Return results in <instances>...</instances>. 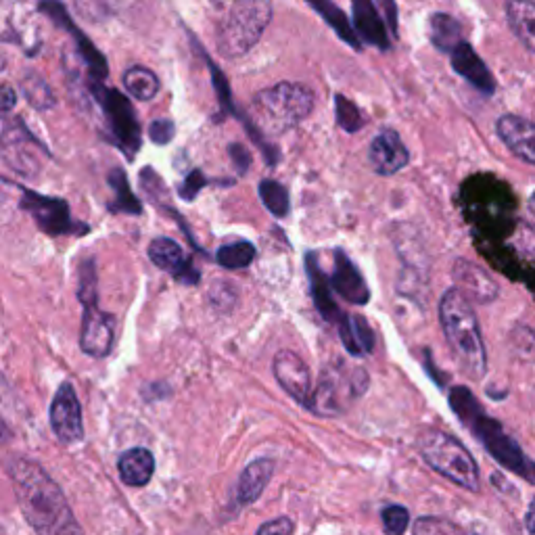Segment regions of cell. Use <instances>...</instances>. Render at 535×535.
I'll list each match as a JSON object with an SVG mask.
<instances>
[{
  "mask_svg": "<svg viewBox=\"0 0 535 535\" xmlns=\"http://www.w3.org/2000/svg\"><path fill=\"white\" fill-rule=\"evenodd\" d=\"M9 475L21 513L38 535H84L61 487L38 462L15 458Z\"/></svg>",
  "mask_w": 535,
  "mask_h": 535,
  "instance_id": "cell-1",
  "label": "cell"
},
{
  "mask_svg": "<svg viewBox=\"0 0 535 535\" xmlns=\"http://www.w3.org/2000/svg\"><path fill=\"white\" fill-rule=\"evenodd\" d=\"M439 320L450 350L464 375L475 381L483 379V375L487 372V354L479 322L473 312L471 301L456 287L448 289L444 297H441Z\"/></svg>",
  "mask_w": 535,
  "mask_h": 535,
  "instance_id": "cell-2",
  "label": "cell"
},
{
  "mask_svg": "<svg viewBox=\"0 0 535 535\" xmlns=\"http://www.w3.org/2000/svg\"><path fill=\"white\" fill-rule=\"evenodd\" d=\"M450 404L454 412L460 416V421L481 439V444L487 448V452H490L500 464H504L506 469L515 471L521 477L535 483V464L523 456L513 437H508L496 421L483 414L469 389L464 387L452 389Z\"/></svg>",
  "mask_w": 535,
  "mask_h": 535,
  "instance_id": "cell-3",
  "label": "cell"
},
{
  "mask_svg": "<svg viewBox=\"0 0 535 535\" xmlns=\"http://www.w3.org/2000/svg\"><path fill=\"white\" fill-rule=\"evenodd\" d=\"M314 109V92L297 82L260 90L251 101V118L266 136H278L304 122Z\"/></svg>",
  "mask_w": 535,
  "mask_h": 535,
  "instance_id": "cell-4",
  "label": "cell"
},
{
  "mask_svg": "<svg viewBox=\"0 0 535 535\" xmlns=\"http://www.w3.org/2000/svg\"><path fill=\"white\" fill-rule=\"evenodd\" d=\"M272 19V3L266 0H241L230 5L228 13L218 23L216 44L222 57L235 59L247 55L262 38Z\"/></svg>",
  "mask_w": 535,
  "mask_h": 535,
  "instance_id": "cell-5",
  "label": "cell"
},
{
  "mask_svg": "<svg viewBox=\"0 0 535 535\" xmlns=\"http://www.w3.org/2000/svg\"><path fill=\"white\" fill-rule=\"evenodd\" d=\"M418 452L439 475L469 492L479 490V467L460 441L444 431L427 429L418 435Z\"/></svg>",
  "mask_w": 535,
  "mask_h": 535,
  "instance_id": "cell-6",
  "label": "cell"
},
{
  "mask_svg": "<svg viewBox=\"0 0 535 535\" xmlns=\"http://www.w3.org/2000/svg\"><path fill=\"white\" fill-rule=\"evenodd\" d=\"M90 92L103 109L105 126L113 138V143L126 153L128 159H134L138 149H141L143 138L141 124H138L132 103L122 92L107 88L105 84H90Z\"/></svg>",
  "mask_w": 535,
  "mask_h": 535,
  "instance_id": "cell-7",
  "label": "cell"
},
{
  "mask_svg": "<svg viewBox=\"0 0 535 535\" xmlns=\"http://www.w3.org/2000/svg\"><path fill=\"white\" fill-rule=\"evenodd\" d=\"M21 191V207L34 218L38 228L49 237H61V235H82L88 232V226L82 222H76L69 212V203L59 197H46L30 189Z\"/></svg>",
  "mask_w": 535,
  "mask_h": 535,
  "instance_id": "cell-8",
  "label": "cell"
},
{
  "mask_svg": "<svg viewBox=\"0 0 535 535\" xmlns=\"http://www.w3.org/2000/svg\"><path fill=\"white\" fill-rule=\"evenodd\" d=\"M51 427L61 444H78L84 439L82 404L72 383H61L49 410Z\"/></svg>",
  "mask_w": 535,
  "mask_h": 535,
  "instance_id": "cell-9",
  "label": "cell"
},
{
  "mask_svg": "<svg viewBox=\"0 0 535 535\" xmlns=\"http://www.w3.org/2000/svg\"><path fill=\"white\" fill-rule=\"evenodd\" d=\"M82 308H84L82 335H80L82 352L90 358L109 356L113 341H115L113 316L99 308L97 299L86 301V304H82Z\"/></svg>",
  "mask_w": 535,
  "mask_h": 535,
  "instance_id": "cell-10",
  "label": "cell"
},
{
  "mask_svg": "<svg viewBox=\"0 0 535 535\" xmlns=\"http://www.w3.org/2000/svg\"><path fill=\"white\" fill-rule=\"evenodd\" d=\"M274 379L278 381L291 398L301 404L310 408L312 406V377H310V368L308 364L301 360L295 352H278L274 356Z\"/></svg>",
  "mask_w": 535,
  "mask_h": 535,
  "instance_id": "cell-11",
  "label": "cell"
},
{
  "mask_svg": "<svg viewBox=\"0 0 535 535\" xmlns=\"http://www.w3.org/2000/svg\"><path fill=\"white\" fill-rule=\"evenodd\" d=\"M368 159L377 174L393 176L408 166L410 151L404 145L400 134L387 128L372 138L370 149H368Z\"/></svg>",
  "mask_w": 535,
  "mask_h": 535,
  "instance_id": "cell-12",
  "label": "cell"
},
{
  "mask_svg": "<svg viewBox=\"0 0 535 535\" xmlns=\"http://www.w3.org/2000/svg\"><path fill=\"white\" fill-rule=\"evenodd\" d=\"M40 9L44 13H49L61 28L69 30L78 44V53L80 57L84 59V65L88 67V76H90V84H103V80L107 78L109 74V69H107V59L101 55V51L97 49L95 44H92L76 26H74V21L69 19V15L65 13V9L61 5H40Z\"/></svg>",
  "mask_w": 535,
  "mask_h": 535,
  "instance_id": "cell-13",
  "label": "cell"
},
{
  "mask_svg": "<svg viewBox=\"0 0 535 535\" xmlns=\"http://www.w3.org/2000/svg\"><path fill=\"white\" fill-rule=\"evenodd\" d=\"M149 258L157 268L170 272L176 281L184 285H195L201 278V274L193 268V262L186 258L182 247L174 239L168 237L153 239L149 245Z\"/></svg>",
  "mask_w": 535,
  "mask_h": 535,
  "instance_id": "cell-14",
  "label": "cell"
},
{
  "mask_svg": "<svg viewBox=\"0 0 535 535\" xmlns=\"http://www.w3.org/2000/svg\"><path fill=\"white\" fill-rule=\"evenodd\" d=\"M333 268H335L331 276L333 291L354 306H366L370 301V289L364 281L362 272L350 258H347L345 251L335 249Z\"/></svg>",
  "mask_w": 535,
  "mask_h": 535,
  "instance_id": "cell-15",
  "label": "cell"
},
{
  "mask_svg": "<svg viewBox=\"0 0 535 535\" xmlns=\"http://www.w3.org/2000/svg\"><path fill=\"white\" fill-rule=\"evenodd\" d=\"M502 143L521 157L527 164L535 166V124L521 118V115H502L496 124Z\"/></svg>",
  "mask_w": 535,
  "mask_h": 535,
  "instance_id": "cell-16",
  "label": "cell"
},
{
  "mask_svg": "<svg viewBox=\"0 0 535 535\" xmlns=\"http://www.w3.org/2000/svg\"><path fill=\"white\" fill-rule=\"evenodd\" d=\"M452 274L456 289L467 299H475L477 304H490L498 297L496 281L483 268L467 260H458Z\"/></svg>",
  "mask_w": 535,
  "mask_h": 535,
  "instance_id": "cell-17",
  "label": "cell"
},
{
  "mask_svg": "<svg viewBox=\"0 0 535 535\" xmlns=\"http://www.w3.org/2000/svg\"><path fill=\"white\" fill-rule=\"evenodd\" d=\"M306 268H308V278H310V289H312V297H314V306L320 312V316L331 322V324H341V320L345 318V314L341 312V308L337 306V301L333 297V285H331V278L322 272L316 255L308 253L306 255Z\"/></svg>",
  "mask_w": 535,
  "mask_h": 535,
  "instance_id": "cell-18",
  "label": "cell"
},
{
  "mask_svg": "<svg viewBox=\"0 0 535 535\" xmlns=\"http://www.w3.org/2000/svg\"><path fill=\"white\" fill-rule=\"evenodd\" d=\"M452 67L458 76H462L467 82H471L483 95H494L496 80L490 69L483 63V59L473 51L469 42H462L458 49L450 55Z\"/></svg>",
  "mask_w": 535,
  "mask_h": 535,
  "instance_id": "cell-19",
  "label": "cell"
},
{
  "mask_svg": "<svg viewBox=\"0 0 535 535\" xmlns=\"http://www.w3.org/2000/svg\"><path fill=\"white\" fill-rule=\"evenodd\" d=\"M354 28L362 40V44L377 46L381 51L389 49V32L385 21L379 13V7L370 0H356L354 3Z\"/></svg>",
  "mask_w": 535,
  "mask_h": 535,
  "instance_id": "cell-20",
  "label": "cell"
},
{
  "mask_svg": "<svg viewBox=\"0 0 535 535\" xmlns=\"http://www.w3.org/2000/svg\"><path fill=\"white\" fill-rule=\"evenodd\" d=\"M272 473H274V462L270 458L253 460L239 477L237 492H235L237 504L247 506L258 500L264 494L266 485L270 483Z\"/></svg>",
  "mask_w": 535,
  "mask_h": 535,
  "instance_id": "cell-21",
  "label": "cell"
},
{
  "mask_svg": "<svg viewBox=\"0 0 535 535\" xmlns=\"http://www.w3.org/2000/svg\"><path fill=\"white\" fill-rule=\"evenodd\" d=\"M339 337L345 350L352 356H368L375 350V335H372L370 324L364 316H347L339 324Z\"/></svg>",
  "mask_w": 535,
  "mask_h": 535,
  "instance_id": "cell-22",
  "label": "cell"
},
{
  "mask_svg": "<svg viewBox=\"0 0 535 535\" xmlns=\"http://www.w3.org/2000/svg\"><path fill=\"white\" fill-rule=\"evenodd\" d=\"M118 469L126 485L143 487L155 473V458L147 448H132L120 456Z\"/></svg>",
  "mask_w": 535,
  "mask_h": 535,
  "instance_id": "cell-23",
  "label": "cell"
},
{
  "mask_svg": "<svg viewBox=\"0 0 535 535\" xmlns=\"http://www.w3.org/2000/svg\"><path fill=\"white\" fill-rule=\"evenodd\" d=\"M429 38L441 53H454L462 40V28L458 19L448 13H433L429 19Z\"/></svg>",
  "mask_w": 535,
  "mask_h": 535,
  "instance_id": "cell-24",
  "label": "cell"
},
{
  "mask_svg": "<svg viewBox=\"0 0 535 535\" xmlns=\"http://www.w3.org/2000/svg\"><path fill=\"white\" fill-rule=\"evenodd\" d=\"M506 15L517 38L531 53H535V3H519V0H513V3L506 5Z\"/></svg>",
  "mask_w": 535,
  "mask_h": 535,
  "instance_id": "cell-25",
  "label": "cell"
},
{
  "mask_svg": "<svg viewBox=\"0 0 535 535\" xmlns=\"http://www.w3.org/2000/svg\"><path fill=\"white\" fill-rule=\"evenodd\" d=\"M310 7L316 13H320V17L329 23V26L335 30V34H339V38L343 42L354 46L356 51H362V40H360L356 28L352 26L350 19L345 17V13L337 5L327 3V0H318V3H310Z\"/></svg>",
  "mask_w": 535,
  "mask_h": 535,
  "instance_id": "cell-26",
  "label": "cell"
},
{
  "mask_svg": "<svg viewBox=\"0 0 535 535\" xmlns=\"http://www.w3.org/2000/svg\"><path fill=\"white\" fill-rule=\"evenodd\" d=\"M109 184H111V189L115 193L113 203L109 207L111 212H115V214H130V216L143 214V205H141V201H138V197L130 191V182H128V176H126L124 170L115 168L109 174Z\"/></svg>",
  "mask_w": 535,
  "mask_h": 535,
  "instance_id": "cell-27",
  "label": "cell"
},
{
  "mask_svg": "<svg viewBox=\"0 0 535 535\" xmlns=\"http://www.w3.org/2000/svg\"><path fill=\"white\" fill-rule=\"evenodd\" d=\"M124 86L128 95L136 101H153L159 92V78L143 65L128 67L124 74Z\"/></svg>",
  "mask_w": 535,
  "mask_h": 535,
  "instance_id": "cell-28",
  "label": "cell"
},
{
  "mask_svg": "<svg viewBox=\"0 0 535 535\" xmlns=\"http://www.w3.org/2000/svg\"><path fill=\"white\" fill-rule=\"evenodd\" d=\"M260 199L264 201L266 209L276 216V218H287L289 216V191L281 182H276L272 178H264L260 182Z\"/></svg>",
  "mask_w": 535,
  "mask_h": 535,
  "instance_id": "cell-29",
  "label": "cell"
},
{
  "mask_svg": "<svg viewBox=\"0 0 535 535\" xmlns=\"http://www.w3.org/2000/svg\"><path fill=\"white\" fill-rule=\"evenodd\" d=\"M255 260V247L249 241H237L218 249L216 262L226 270H243Z\"/></svg>",
  "mask_w": 535,
  "mask_h": 535,
  "instance_id": "cell-30",
  "label": "cell"
},
{
  "mask_svg": "<svg viewBox=\"0 0 535 535\" xmlns=\"http://www.w3.org/2000/svg\"><path fill=\"white\" fill-rule=\"evenodd\" d=\"M335 115H337V124L350 134L362 130L366 124L358 105L343 95H335Z\"/></svg>",
  "mask_w": 535,
  "mask_h": 535,
  "instance_id": "cell-31",
  "label": "cell"
},
{
  "mask_svg": "<svg viewBox=\"0 0 535 535\" xmlns=\"http://www.w3.org/2000/svg\"><path fill=\"white\" fill-rule=\"evenodd\" d=\"M23 95L28 97V101L36 107V109H51L55 105V95L53 90L49 88L40 76L32 74L26 80H23Z\"/></svg>",
  "mask_w": 535,
  "mask_h": 535,
  "instance_id": "cell-32",
  "label": "cell"
},
{
  "mask_svg": "<svg viewBox=\"0 0 535 535\" xmlns=\"http://www.w3.org/2000/svg\"><path fill=\"white\" fill-rule=\"evenodd\" d=\"M383 519V529L387 535H402L408 529L410 515L404 506H387L381 513Z\"/></svg>",
  "mask_w": 535,
  "mask_h": 535,
  "instance_id": "cell-33",
  "label": "cell"
},
{
  "mask_svg": "<svg viewBox=\"0 0 535 535\" xmlns=\"http://www.w3.org/2000/svg\"><path fill=\"white\" fill-rule=\"evenodd\" d=\"M414 535H464V533L446 519L423 517L414 523Z\"/></svg>",
  "mask_w": 535,
  "mask_h": 535,
  "instance_id": "cell-34",
  "label": "cell"
},
{
  "mask_svg": "<svg viewBox=\"0 0 535 535\" xmlns=\"http://www.w3.org/2000/svg\"><path fill=\"white\" fill-rule=\"evenodd\" d=\"M149 134H151L153 143L168 145L174 138V134H176V124L172 120H168V118H157L155 122H151Z\"/></svg>",
  "mask_w": 535,
  "mask_h": 535,
  "instance_id": "cell-35",
  "label": "cell"
},
{
  "mask_svg": "<svg viewBox=\"0 0 535 535\" xmlns=\"http://www.w3.org/2000/svg\"><path fill=\"white\" fill-rule=\"evenodd\" d=\"M207 178L199 172V170H193L189 176L184 178V182L180 184V189H178V195L184 199V201H193L199 191L203 189V186H207Z\"/></svg>",
  "mask_w": 535,
  "mask_h": 535,
  "instance_id": "cell-36",
  "label": "cell"
},
{
  "mask_svg": "<svg viewBox=\"0 0 535 535\" xmlns=\"http://www.w3.org/2000/svg\"><path fill=\"white\" fill-rule=\"evenodd\" d=\"M293 533V521L287 517H278L270 523H264L258 531V535H291Z\"/></svg>",
  "mask_w": 535,
  "mask_h": 535,
  "instance_id": "cell-37",
  "label": "cell"
},
{
  "mask_svg": "<svg viewBox=\"0 0 535 535\" xmlns=\"http://www.w3.org/2000/svg\"><path fill=\"white\" fill-rule=\"evenodd\" d=\"M228 151H230V159L235 161V168L239 170V174H245L249 164H251V153L247 151V147L235 143V145L228 147Z\"/></svg>",
  "mask_w": 535,
  "mask_h": 535,
  "instance_id": "cell-38",
  "label": "cell"
},
{
  "mask_svg": "<svg viewBox=\"0 0 535 535\" xmlns=\"http://www.w3.org/2000/svg\"><path fill=\"white\" fill-rule=\"evenodd\" d=\"M15 101H17V92L9 84H5L3 86V113L5 115L15 107Z\"/></svg>",
  "mask_w": 535,
  "mask_h": 535,
  "instance_id": "cell-39",
  "label": "cell"
},
{
  "mask_svg": "<svg viewBox=\"0 0 535 535\" xmlns=\"http://www.w3.org/2000/svg\"><path fill=\"white\" fill-rule=\"evenodd\" d=\"M525 527H527L529 535H535V496H533L527 515H525Z\"/></svg>",
  "mask_w": 535,
  "mask_h": 535,
  "instance_id": "cell-40",
  "label": "cell"
},
{
  "mask_svg": "<svg viewBox=\"0 0 535 535\" xmlns=\"http://www.w3.org/2000/svg\"><path fill=\"white\" fill-rule=\"evenodd\" d=\"M529 209H531V214H533V218H535V193H533L531 199H529Z\"/></svg>",
  "mask_w": 535,
  "mask_h": 535,
  "instance_id": "cell-41",
  "label": "cell"
}]
</instances>
